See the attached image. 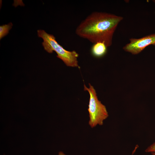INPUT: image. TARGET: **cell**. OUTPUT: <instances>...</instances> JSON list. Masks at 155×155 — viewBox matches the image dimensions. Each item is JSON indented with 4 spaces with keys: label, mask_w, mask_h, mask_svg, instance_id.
<instances>
[{
    "label": "cell",
    "mask_w": 155,
    "mask_h": 155,
    "mask_svg": "<svg viewBox=\"0 0 155 155\" xmlns=\"http://www.w3.org/2000/svg\"><path fill=\"white\" fill-rule=\"evenodd\" d=\"M13 24L11 22L7 24H5L0 26V39L6 35L9 31L12 28Z\"/></svg>",
    "instance_id": "cell-6"
},
{
    "label": "cell",
    "mask_w": 155,
    "mask_h": 155,
    "mask_svg": "<svg viewBox=\"0 0 155 155\" xmlns=\"http://www.w3.org/2000/svg\"><path fill=\"white\" fill-rule=\"evenodd\" d=\"M58 155H65L63 152H60L59 153Z\"/></svg>",
    "instance_id": "cell-8"
},
{
    "label": "cell",
    "mask_w": 155,
    "mask_h": 155,
    "mask_svg": "<svg viewBox=\"0 0 155 155\" xmlns=\"http://www.w3.org/2000/svg\"><path fill=\"white\" fill-rule=\"evenodd\" d=\"M107 47L103 42H97L94 43L91 48V54L95 57H102L106 54Z\"/></svg>",
    "instance_id": "cell-5"
},
{
    "label": "cell",
    "mask_w": 155,
    "mask_h": 155,
    "mask_svg": "<svg viewBox=\"0 0 155 155\" xmlns=\"http://www.w3.org/2000/svg\"><path fill=\"white\" fill-rule=\"evenodd\" d=\"M88 88L84 85V90L87 91L90 94V100L88 111L90 120L89 125L92 128L97 125H103V121L108 117V115L105 106L98 100L96 90L90 84Z\"/></svg>",
    "instance_id": "cell-3"
},
{
    "label": "cell",
    "mask_w": 155,
    "mask_h": 155,
    "mask_svg": "<svg viewBox=\"0 0 155 155\" xmlns=\"http://www.w3.org/2000/svg\"><path fill=\"white\" fill-rule=\"evenodd\" d=\"M129 40L130 42L123 47V49L132 54H137L149 45L155 46V33L140 38H131Z\"/></svg>",
    "instance_id": "cell-4"
},
{
    "label": "cell",
    "mask_w": 155,
    "mask_h": 155,
    "mask_svg": "<svg viewBox=\"0 0 155 155\" xmlns=\"http://www.w3.org/2000/svg\"><path fill=\"white\" fill-rule=\"evenodd\" d=\"M151 154L152 155H155V152H152Z\"/></svg>",
    "instance_id": "cell-9"
},
{
    "label": "cell",
    "mask_w": 155,
    "mask_h": 155,
    "mask_svg": "<svg viewBox=\"0 0 155 155\" xmlns=\"http://www.w3.org/2000/svg\"><path fill=\"white\" fill-rule=\"evenodd\" d=\"M38 35L43 40L42 44L44 49L51 53L53 51L57 54V57L61 59L67 66L80 68L77 60L79 54L75 51H69L60 45L53 35L49 34L43 30H37Z\"/></svg>",
    "instance_id": "cell-2"
},
{
    "label": "cell",
    "mask_w": 155,
    "mask_h": 155,
    "mask_svg": "<svg viewBox=\"0 0 155 155\" xmlns=\"http://www.w3.org/2000/svg\"><path fill=\"white\" fill-rule=\"evenodd\" d=\"M145 152L147 153L155 152V142L148 147L146 149Z\"/></svg>",
    "instance_id": "cell-7"
},
{
    "label": "cell",
    "mask_w": 155,
    "mask_h": 155,
    "mask_svg": "<svg viewBox=\"0 0 155 155\" xmlns=\"http://www.w3.org/2000/svg\"><path fill=\"white\" fill-rule=\"evenodd\" d=\"M123 18L109 13L94 12L81 22L75 33L93 44L102 42L108 47L112 44L114 33Z\"/></svg>",
    "instance_id": "cell-1"
}]
</instances>
